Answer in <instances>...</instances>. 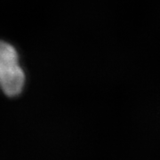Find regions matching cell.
I'll use <instances>...</instances> for the list:
<instances>
[{"instance_id": "6da1fadb", "label": "cell", "mask_w": 160, "mask_h": 160, "mask_svg": "<svg viewBox=\"0 0 160 160\" xmlns=\"http://www.w3.org/2000/svg\"><path fill=\"white\" fill-rule=\"evenodd\" d=\"M25 83V74L19 64L15 48L0 40V89L9 97L20 94Z\"/></svg>"}]
</instances>
